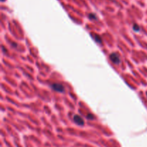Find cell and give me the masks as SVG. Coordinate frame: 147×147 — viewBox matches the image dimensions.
I'll list each match as a JSON object with an SVG mask.
<instances>
[{
	"mask_svg": "<svg viewBox=\"0 0 147 147\" xmlns=\"http://www.w3.org/2000/svg\"><path fill=\"white\" fill-rule=\"evenodd\" d=\"M110 59L112 61L113 63H115V64H119L120 63V57H119V55L116 54V53H112L110 55Z\"/></svg>",
	"mask_w": 147,
	"mask_h": 147,
	"instance_id": "7a4b0ae2",
	"label": "cell"
},
{
	"mask_svg": "<svg viewBox=\"0 0 147 147\" xmlns=\"http://www.w3.org/2000/svg\"><path fill=\"white\" fill-rule=\"evenodd\" d=\"M94 38H95V41H96L97 42H98V43H101L102 42L101 38V37H100L99 35H94Z\"/></svg>",
	"mask_w": 147,
	"mask_h": 147,
	"instance_id": "277c9868",
	"label": "cell"
},
{
	"mask_svg": "<svg viewBox=\"0 0 147 147\" xmlns=\"http://www.w3.org/2000/svg\"><path fill=\"white\" fill-rule=\"evenodd\" d=\"M87 118H88V119H93V116H92V115H91V114H88V116H87Z\"/></svg>",
	"mask_w": 147,
	"mask_h": 147,
	"instance_id": "52a82bcc",
	"label": "cell"
},
{
	"mask_svg": "<svg viewBox=\"0 0 147 147\" xmlns=\"http://www.w3.org/2000/svg\"><path fill=\"white\" fill-rule=\"evenodd\" d=\"M74 121L78 125H81V126H83L84 125V121L83 119L81 118V116H79L78 115H75L74 116Z\"/></svg>",
	"mask_w": 147,
	"mask_h": 147,
	"instance_id": "3957f363",
	"label": "cell"
},
{
	"mask_svg": "<svg viewBox=\"0 0 147 147\" xmlns=\"http://www.w3.org/2000/svg\"><path fill=\"white\" fill-rule=\"evenodd\" d=\"M1 1H2V2H4V0H1Z\"/></svg>",
	"mask_w": 147,
	"mask_h": 147,
	"instance_id": "ba28073f",
	"label": "cell"
},
{
	"mask_svg": "<svg viewBox=\"0 0 147 147\" xmlns=\"http://www.w3.org/2000/svg\"><path fill=\"white\" fill-rule=\"evenodd\" d=\"M52 88L54 91H57L60 93H63L65 91V88L61 84H58V83H54L52 85Z\"/></svg>",
	"mask_w": 147,
	"mask_h": 147,
	"instance_id": "6da1fadb",
	"label": "cell"
},
{
	"mask_svg": "<svg viewBox=\"0 0 147 147\" xmlns=\"http://www.w3.org/2000/svg\"><path fill=\"white\" fill-rule=\"evenodd\" d=\"M133 30L136 32L139 31V25H133Z\"/></svg>",
	"mask_w": 147,
	"mask_h": 147,
	"instance_id": "5b68a950",
	"label": "cell"
},
{
	"mask_svg": "<svg viewBox=\"0 0 147 147\" xmlns=\"http://www.w3.org/2000/svg\"><path fill=\"white\" fill-rule=\"evenodd\" d=\"M89 17L91 18V19H96V17H95V15L93 14H89Z\"/></svg>",
	"mask_w": 147,
	"mask_h": 147,
	"instance_id": "8992f818",
	"label": "cell"
}]
</instances>
